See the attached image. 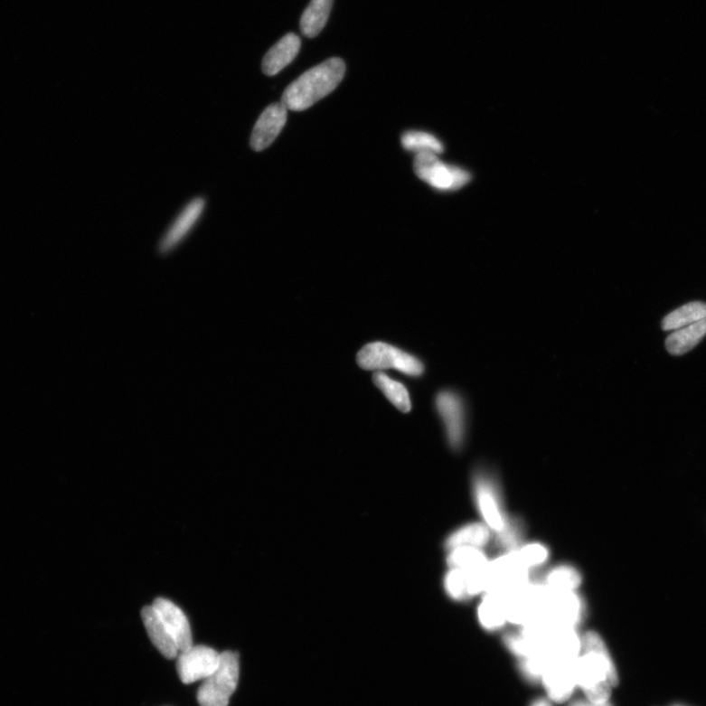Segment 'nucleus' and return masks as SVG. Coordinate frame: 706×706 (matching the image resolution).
Here are the masks:
<instances>
[{
  "mask_svg": "<svg viewBox=\"0 0 706 706\" xmlns=\"http://www.w3.org/2000/svg\"><path fill=\"white\" fill-rule=\"evenodd\" d=\"M487 555L482 549L460 547L448 550L447 563L448 569L473 570L482 569L489 563Z\"/></svg>",
  "mask_w": 706,
  "mask_h": 706,
  "instance_id": "5701e85b",
  "label": "nucleus"
},
{
  "mask_svg": "<svg viewBox=\"0 0 706 706\" xmlns=\"http://www.w3.org/2000/svg\"><path fill=\"white\" fill-rule=\"evenodd\" d=\"M576 661L551 664L543 673L541 682L551 701L562 703L572 697L578 687Z\"/></svg>",
  "mask_w": 706,
  "mask_h": 706,
  "instance_id": "f8f14e48",
  "label": "nucleus"
},
{
  "mask_svg": "<svg viewBox=\"0 0 706 706\" xmlns=\"http://www.w3.org/2000/svg\"><path fill=\"white\" fill-rule=\"evenodd\" d=\"M413 167L419 178L439 191L458 190L471 179L468 172L444 164L434 154L416 155Z\"/></svg>",
  "mask_w": 706,
  "mask_h": 706,
  "instance_id": "423d86ee",
  "label": "nucleus"
},
{
  "mask_svg": "<svg viewBox=\"0 0 706 706\" xmlns=\"http://www.w3.org/2000/svg\"><path fill=\"white\" fill-rule=\"evenodd\" d=\"M402 146L409 152L420 154L439 155L444 153V146L438 138L425 132L409 131L401 136Z\"/></svg>",
  "mask_w": 706,
  "mask_h": 706,
  "instance_id": "393cba45",
  "label": "nucleus"
},
{
  "mask_svg": "<svg viewBox=\"0 0 706 706\" xmlns=\"http://www.w3.org/2000/svg\"><path fill=\"white\" fill-rule=\"evenodd\" d=\"M177 657L178 674L186 685L210 677L220 664V654L205 645H193Z\"/></svg>",
  "mask_w": 706,
  "mask_h": 706,
  "instance_id": "9d476101",
  "label": "nucleus"
},
{
  "mask_svg": "<svg viewBox=\"0 0 706 706\" xmlns=\"http://www.w3.org/2000/svg\"><path fill=\"white\" fill-rule=\"evenodd\" d=\"M447 596L457 601H465L470 598L467 577L465 570L449 569L444 580Z\"/></svg>",
  "mask_w": 706,
  "mask_h": 706,
  "instance_id": "bb28decb",
  "label": "nucleus"
},
{
  "mask_svg": "<svg viewBox=\"0 0 706 706\" xmlns=\"http://www.w3.org/2000/svg\"><path fill=\"white\" fill-rule=\"evenodd\" d=\"M706 318V304L692 303L670 314L663 321L664 330H679Z\"/></svg>",
  "mask_w": 706,
  "mask_h": 706,
  "instance_id": "b1692460",
  "label": "nucleus"
},
{
  "mask_svg": "<svg viewBox=\"0 0 706 706\" xmlns=\"http://www.w3.org/2000/svg\"><path fill=\"white\" fill-rule=\"evenodd\" d=\"M531 706H552L551 701L546 699H539L535 701L533 703H532Z\"/></svg>",
  "mask_w": 706,
  "mask_h": 706,
  "instance_id": "c85d7f7f",
  "label": "nucleus"
},
{
  "mask_svg": "<svg viewBox=\"0 0 706 706\" xmlns=\"http://www.w3.org/2000/svg\"><path fill=\"white\" fill-rule=\"evenodd\" d=\"M374 384L395 407L403 413L411 410L409 392L400 381L390 378L383 372H376L373 376Z\"/></svg>",
  "mask_w": 706,
  "mask_h": 706,
  "instance_id": "4be33fe9",
  "label": "nucleus"
},
{
  "mask_svg": "<svg viewBox=\"0 0 706 706\" xmlns=\"http://www.w3.org/2000/svg\"><path fill=\"white\" fill-rule=\"evenodd\" d=\"M240 658L237 653L220 654L218 668L210 677L204 679L198 692L201 706H228L231 694L238 687Z\"/></svg>",
  "mask_w": 706,
  "mask_h": 706,
  "instance_id": "20e7f679",
  "label": "nucleus"
},
{
  "mask_svg": "<svg viewBox=\"0 0 706 706\" xmlns=\"http://www.w3.org/2000/svg\"><path fill=\"white\" fill-rule=\"evenodd\" d=\"M586 615L583 598L576 592L557 593L548 589L539 621L553 627L577 629Z\"/></svg>",
  "mask_w": 706,
  "mask_h": 706,
  "instance_id": "6e6552de",
  "label": "nucleus"
},
{
  "mask_svg": "<svg viewBox=\"0 0 706 706\" xmlns=\"http://www.w3.org/2000/svg\"><path fill=\"white\" fill-rule=\"evenodd\" d=\"M492 536L491 530L484 523H469L453 532L446 540V549L460 547L482 549L488 545Z\"/></svg>",
  "mask_w": 706,
  "mask_h": 706,
  "instance_id": "f3484780",
  "label": "nucleus"
},
{
  "mask_svg": "<svg viewBox=\"0 0 706 706\" xmlns=\"http://www.w3.org/2000/svg\"><path fill=\"white\" fill-rule=\"evenodd\" d=\"M436 408L443 420L447 442L455 450L460 449L466 441V409L458 393L451 391L438 392Z\"/></svg>",
  "mask_w": 706,
  "mask_h": 706,
  "instance_id": "1a4fd4ad",
  "label": "nucleus"
},
{
  "mask_svg": "<svg viewBox=\"0 0 706 706\" xmlns=\"http://www.w3.org/2000/svg\"><path fill=\"white\" fill-rule=\"evenodd\" d=\"M356 361L364 370L396 369L412 377L423 374L424 366L415 356L398 347L381 342L366 344L358 353Z\"/></svg>",
  "mask_w": 706,
  "mask_h": 706,
  "instance_id": "39448f33",
  "label": "nucleus"
},
{
  "mask_svg": "<svg viewBox=\"0 0 706 706\" xmlns=\"http://www.w3.org/2000/svg\"><path fill=\"white\" fill-rule=\"evenodd\" d=\"M334 0H311L300 19V30L306 37L318 36L327 24Z\"/></svg>",
  "mask_w": 706,
  "mask_h": 706,
  "instance_id": "6ab92c4d",
  "label": "nucleus"
},
{
  "mask_svg": "<svg viewBox=\"0 0 706 706\" xmlns=\"http://www.w3.org/2000/svg\"><path fill=\"white\" fill-rule=\"evenodd\" d=\"M487 593L507 594L530 582V570L515 551H505L488 564Z\"/></svg>",
  "mask_w": 706,
  "mask_h": 706,
  "instance_id": "0eeeda50",
  "label": "nucleus"
},
{
  "mask_svg": "<svg viewBox=\"0 0 706 706\" xmlns=\"http://www.w3.org/2000/svg\"><path fill=\"white\" fill-rule=\"evenodd\" d=\"M570 706H613V705L610 703V701L599 703L586 699V700L575 701Z\"/></svg>",
  "mask_w": 706,
  "mask_h": 706,
  "instance_id": "cd10ccee",
  "label": "nucleus"
},
{
  "mask_svg": "<svg viewBox=\"0 0 706 706\" xmlns=\"http://www.w3.org/2000/svg\"><path fill=\"white\" fill-rule=\"evenodd\" d=\"M153 606L159 613L172 638L175 641L179 651L184 652L190 649L193 645V635L190 622L183 610L164 598H156Z\"/></svg>",
  "mask_w": 706,
  "mask_h": 706,
  "instance_id": "ddd939ff",
  "label": "nucleus"
},
{
  "mask_svg": "<svg viewBox=\"0 0 706 706\" xmlns=\"http://www.w3.org/2000/svg\"><path fill=\"white\" fill-rule=\"evenodd\" d=\"M472 491L483 523L495 535L497 545L503 550L519 546L525 535V524L522 519L507 514L501 484L494 472L478 467L473 474Z\"/></svg>",
  "mask_w": 706,
  "mask_h": 706,
  "instance_id": "f257e3e1",
  "label": "nucleus"
},
{
  "mask_svg": "<svg viewBox=\"0 0 706 706\" xmlns=\"http://www.w3.org/2000/svg\"><path fill=\"white\" fill-rule=\"evenodd\" d=\"M541 583L551 592H576L582 584V576L574 566L561 564L553 567Z\"/></svg>",
  "mask_w": 706,
  "mask_h": 706,
  "instance_id": "aec40b11",
  "label": "nucleus"
},
{
  "mask_svg": "<svg viewBox=\"0 0 706 706\" xmlns=\"http://www.w3.org/2000/svg\"><path fill=\"white\" fill-rule=\"evenodd\" d=\"M705 334L706 318L670 334L666 341L667 350L675 355L684 354L696 346Z\"/></svg>",
  "mask_w": 706,
  "mask_h": 706,
  "instance_id": "412c9836",
  "label": "nucleus"
},
{
  "mask_svg": "<svg viewBox=\"0 0 706 706\" xmlns=\"http://www.w3.org/2000/svg\"><path fill=\"white\" fill-rule=\"evenodd\" d=\"M478 619L481 626L490 632L504 627L507 617L504 595L485 594L478 607Z\"/></svg>",
  "mask_w": 706,
  "mask_h": 706,
  "instance_id": "a211bd4d",
  "label": "nucleus"
},
{
  "mask_svg": "<svg viewBox=\"0 0 706 706\" xmlns=\"http://www.w3.org/2000/svg\"><path fill=\"white\" fill-rule=\"evenodd\" d=\"M578 687L586 699L607 702L613 687L618 685V674L607 647L596 632L582 635V651L576 661Z\"/></svg>",
  "mask_w": 706,
  "mask_h": 706,
  "instance_id": "f03ea898",
  "label": "nucleus"
},
{
  "mask_svg": "<svg viewBox=\"0 0 706 706\" xmlns=\"http://www.w3.org/2000/svg\"><path fill=\"white\" fill-rule=\"evenodd\" d=\"M676 706H680V705H676Z\"/></svg>",
  "mask_w": 706,
  "mask_h": 706,
  "instance_id": "c756f323",
  "label": "nucleus"
},
{
  "mask_svg": "<svg viewBox=\"0 0 706 706\" xmlns=\"http://www.w3.org/2000/svg\"><path fill=\"white\" fill-rule=\"evenodd\" d=\"M142 618L150 641L160 654L167 659L176 658L180 654L178 646L153 605L143 608Z\"/></svg>",
  "mask_w": 706,
  "mask_h": 706,
  "instance_id": "2eb2a0df",
  "label": "nucleus"
},
{
  "mask_svg": "<svg viewBox=\"0 0 706 706\" xmlns=\"http://www.w3.org/2000/svg\"><path fill=\"white\" fill-rule=\"evenodd\" d=\"M205 202L202 199H195L181 212L176 221L168 230L160 244L161 252L166 253L175 248L187 236L191 229L200 219Z\"/></svg>",
  "mask_w": 706,
  "mask_h": 706,
  "instance_id": "dca6fc26",
  "label": "nucleus"
},
{
  "mask_svg": "<svg viewBox=\"0 0 706 706\" xmlns=\"http://www.w3.org/2000/svg\"><path fill=\"white\" fill-rule=\"evenodd\" d=\"M300 46H302V41L296 33H287L264 56L262 61L263 73L268 76H275L281 72L285 67L295 61Z\"/></svg>",
  "mask_w": 706,
  "mask_h": 706,
  "instance_id": "4468645a",
  "label": "nucleus"
},
{
  "mask_svg": "<svg viewBox=\"0 0 706 706\" xmlns=\"http://www.w3.org/2000/svg\"><path fill=\"white\" fill-rule=\"evenodd\" d=\"M519 560L528 570L539 569L550 559V551L541 542H530L515 550Z\"/></svg>",
  "mask_w": 706,
  "mask_h": 706,
  "instance_id": "a878e982",
  "label": "nucleus"
},
{
  "mask_svg": "<svg viewBox=\"0 0 706 706\" xmlns=\"http://www.w3.org/2000/svg\"><path fill=\"white\" fill-rule=\"evenodd\" d=\"M344 73V61L330 58L294 80L284 91L282 103L287 110H306L337 89Z\"/></svg>",
  "mask_w": 706,
  "mask_h": 706,
  "instance_id": "7ed1b4c3",
  "label": "nucleus"
},
{
  "mask_svg": "<svg viewBox=\"0 0 706 706\" xmlns=\"http://www.w3.org/2000/svg\"><path fill=\"white\" fill-rule=\"evenodd\" d=\"M287 118V109L282 102L273 103L260 115L254 126L250 146L256 152L269 147L283 130Z\"/></svg>",
  "mask_w": 706,
  "mask_h": 706,
  "instance_id": "9b49d317",
  "label": "nucleus"
}]
</instances>
